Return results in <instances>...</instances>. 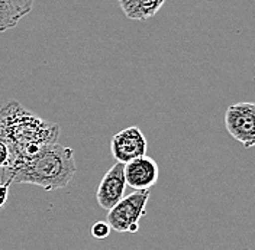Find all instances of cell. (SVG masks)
Returning <instances> with one entry per match:
<instances>
[{
  "label": "cell",
  "instance_id": "3957f363",
  "mask_svg": "<svg viewBox=\"0 0 255 250\" xmlns=\"http://www.w3.org/2000/svg\"><path fill=\"white\" fill-rule=\"evenodd\" d=\"M149 200V189L136 191L124 197L108 211L106 221L112 230L118 233H136L139 220L146 214V203Z\"/></svg>",
  "mask_w": 255,
  "mask_h": 250
},
{
  "label": "cell",
  "instance_id": "277c9868",
  "mask_svg": "<svg viewBox=\"0 0 255 250\" xmlns=\"http://www.w3.org/2000/svg\"><path fill=\"white\" fill-rule=\"evenodd\" d=\"M228 133L244 148H255V103H235L225 113Z\"/></svg>",
  "mask_w": 255,
  "mask_h": 250
},
{
  "label": "cell",
  "instance_id": "ba28073f",
  "mask_svg": "<svg viewBox=\"0 0 255 250\" xmlns=\"http://www.w3.org/2000/svg\"><path fill=\"white\" fill-rule=\"evenodd\" d=\"M167 0H118L124 15L130 20L145 22L157 15Z\"/></svg>",
  "mask_w": 255,
  "mask_h": 250
},
{
  "label": "cell",
  "instance_id": "8fae6325",
  "mask_svg": "<svg viewBox=\"0 0 255 250\" xmlns=\"http://www.w3.org/2000/svg\"><path fill=\"white\" fill-rule=\"evenodd\" d=\"M9 185L10 182L9 181H1L0 182V210L4 207V204L7 201V195H9Z\"/></svg>",
  "mask_w": 255,
  "mask_h": 250
},
{
  "label": "cell",
  "instance_id": "7c38bea8",
  "mask_svg": "<svg viewBox=\"0 0 255 250\" xmlns=\"http://www.w3.org/2000/svg\"><path fill=\"white\" fill-rule=\"evenodd\" d=\"M25 1H28V3H31V4H35V0H25Z\"/></svg>",
  "mask_w": 255,
  "mask_h": 250
},
{
  "label": "cell",
  "instance_id": "52a82bcc",
  "mask_svg": "<svg viewBox=\"0 0 255 250\" xmlns=\"http://www.w3.org/2000/svg\"><path fill=\"white\" fill-rule=\"evenodd\" d=\"M124 172H125L127 185L136 191L149 189L158 181V165L152 158L146 157V155L127 162Z\"/></svg>",
  "mask_w": 255,
  "mask_h": 250
},
{
  "label": "cell",
  "instance_id": "8992f818",
  "mask_svg": "<svg viewBox=\"0 0 255 250\" xmlns=\"http://www.w3.org/2000/svg\"><path fill=\"white\" fill-rule=\"evenodd\" d=\"M125 164L116 162L109 171L105 173L103 179L100 181L97 191H96V200L102 208L109 211L112 207H115L124 197L127 189V179H125Z\"/></svg>",
  "mask_w": 255,
  "mask_h": 250
},
{
  "label": "cell",
  "instance_id": "30bf717a",
  "mask_svg": "<svg viewBox=\"0 0 255 250\" xmlns=\"http://www.w3.org/2000/svg\"><path fill=\"white\" fill-rule=\"evenodd\" d=\"M9 158H10V154H9V149L7 146L0 141V169L6 168L7 164H9Z\"/></svg>",
  "mask_w": 255,
  "mask_h": 250
},
{
  "label": "cell",
  "instance_id": "5b68a950",
  "mask_svg": "<svg viewBox=\"0 0 255 250\" xmlns=\"http://www.w3.org/2000/svg\"><path fill=\"white\" fill-rule=\"evenodd\" d=\"M148 142L138 126H130L116 133L111 141L112 157L116 162L127 164L136 158L146 155Z\"/></svg>",
  "mask_w": 255,
  "mask_h": 250
},
{
  "label": "cell",
  "instance_id": "7a4b0ae2",
  "mask_svg": "<svg viewBox=\"0 0 255 250\" xmlns=\"http://www.w3.org/2000/svg\"><path fill=\"white\" fill-rule=\"evenodd\" d=\"M77 171L74 151L58 142L44 146L35 157L20 164L16 169L4 172L10 184H26L54 191L67 187Z\"/></svg>",
  "mask_w": 255,
  "mask_h": 250
},
{
  "label": "cell",
  "instance_id": "6da1fadb",
  "mask_svg": "<svg viewBox=\"0 0 255 250\" xmlns=\"http://www.w3.org/2000/svg\"><path fill=\"white\" fill-rule=\"evenodd\" d=\"M60 126L47 122L12 100L0 106V141L9 149V164L4 172L16 169L35 157L44 146L55 143Z\"/></svg>",
  "mask_w": 255,
  "mask_h": 250
},
{
  "label": "cell",
  "instance_id": "9c48e42d",
  "mask_svg": "<svg viewBox=\"0 0 255 250\" xmlns=\"http://www.w3.org/2000/svg\"><path fill=\"white\" fill-rule=\"evenodd\" d=\"M111 230H112V227L109 226V223H108V221H96L95 224L92 226V236H93L95 239L102 240V239L109 237V235H111Z\"/></svg>",
  "mask_w": 255,
  "mask_h": 250
}]
</instances>
